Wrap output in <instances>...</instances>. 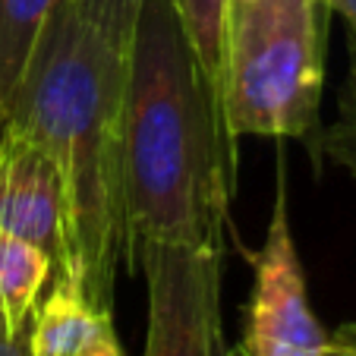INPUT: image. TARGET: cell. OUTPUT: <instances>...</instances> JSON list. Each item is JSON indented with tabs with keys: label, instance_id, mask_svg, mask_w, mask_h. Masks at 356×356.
<instances>
[{
	"label": "cell",
	"instance_id": "13",
	"mask_svg": "<svg viewBox=\"0 0 356 356\" xmlns=\"http://www.w3.org/2000/svg\"><path fill=\"white\" fill-rule=\"evenodd\" d=\"M0 356H29V328L13 331L0 316Z\"/></svg>",
	"mask_w": 356,
	"mask_h": 356
},
{
	"label": "cell",
	"instance_id": "2",
	"mask_svg": "<svg viewBox=\"0 0 356 356\" xmlns=\"http://www.w3.org/2000/svg\"><path fill=\"white\" fill-rule=\"evenodd\" d=\"M123 114L127 57L82 19L76 0H57L13 98L10 127L38 142L60 170L76 277L101 312L114 306L127 246Z\"/></svg>",
	"mask_w": 356,
	"mask_h": 356
},
{
	"label": "cell",
	"instance_id": "10",
	"mask_svg": "<svg viewBox=\"0 0 356 356\" xmlns=\"http://www.w3.org/2000/svg\"><path fill=\"white\" fill-rule=\"evenodd\" d=\"M183 22L189 44H193L195 63H199L209 95L215 101L218 117H221L224 98V26H227L230 0H170ZM224 127V123H221Z\"/></svg>",
	"mask_w": 356,
	"mask_h": 356
},
{
	"label": "cell",
	"instance_id": "8",
	"mask_svg": "<svg viewBox=\"0 0 356 356\" xmlns=\"http://www.w3.org/2000/svg\"><path fill=\"white\" fill-rule=\"evenodd\" d=\"M54 262L38 246L0 230V316L13 331L29 328Z\"/></svg>",
	"mask_w": 356,
	"mask_h": 356
},
{
	"label": "cell",
	"instance_id": "16",
	"mask_svg": "<svg viewBox=\"0 0 356 356\" xmlns=\"http://www.w3.org/2000/svg\"><path fill=\"white\" fill-rule=\"evenodd\" d=\"M328 13H337L347 22V32L356 35V0H322Z\"/></svg>",
	"mask_w": 356,
	"mask_h": 356
},
{
	"label": "cell",
	"instance_id": "4",
	"mask_svg": "<svg viewBox=\"0 0 356 356\" xmlns=\"http://www.w3.org/2000/svg\"><path fill=\"white\" fill-rule=\"evenodd\" d=\"M136 265L148 287L142 356H227L221 331V246L145 243Z\"/></svg>",
	"mask_w": 356,
	"mask_h": 356
},
{
	"label": "cell",
	"instance_id": "5",
	"mask_svg": "<svg viewBox=\"0 0 356 356\" xmlns=\"http://www.w3.org/2000/svg\"><path fill=\"white\" fill-rule=\"evenodd\" d=\"M328 331L312 312L306 275L290 234L287 195L277 183L268 234L252 259V296L243 325V356H322Z\"/></svg>",
	"mask_w": 356,
	"mask_h": 356
},
{
	"label": "cell",
	"instance_id": "7",
	"mask_svg": "<svg viewBox=\"0 0 356 356\" xmlns=\"http://www.w3.org/2000/svg\"><path fill=\"white\" fill-rule=\"evenodd\" d=\"M104 328H111V312L95 309L76 277L57 275L29 322V356H76Z\"/></svg>",
	"mask_w": 356,
	"mask_h": 356
},
{
	"label": "cell",
	"instance_id": "6",
	"mask_svg": "<svg viewBox=\"0 0 356 356\" xmlns=\"http://www.w3.org/2000/svg\"><path fill=\"white\" fill-rule=\"evenodd\" d=\"M0 230L38 246L57 275L76 277L60 170L38 142L16 127L0 142Z\"/></svg>",
	"mask_w": 356,
	"mask_h": 356
},
{
	"label": "cell",
	"instance_id": "3",
	"mask_svg": "<svg viewBox=\"0 0 356 356\" xmlns=\"http://www.w3.org/2000/svg\"><path fill=\"white\" fill-rule=\"evenodd\" d=\"M322 0H230L224 26L221 123L230 152L240 136L318 145L325 88Z\"/></svg>",
	"mask_w": 356,
	"mask_h": 356
},
{
	"label": "cell",
	"instance_id": "17",
	"mask_svg": "<svg viewBox=\"0 0 356 356\" xmlns=\"http://www.w3.org/2000/svg\"><path fill=\"white\" fill-rule=\"evenodd\" d=\"M7 129H10V108L3 104V98H0V142H3Z\"/></svg>",
	"mask_w": 356,
	"mask_h": 356
},
{
	"label": "cell",
	"instance_id": "15",
	"mask_svg": "<svg viewBox=\"0 0 356 356\" xmlns=\"http://www.w3.org/2000/svg\"><path fill=\"white\" fill-rule=\"evenodd\" d=\"M76 356H127V353H123L120 341H117V334H114V325H111V328H104L88 347H82Z\"/></svg>",
	"mask_w": 356,
	"mask_h": 356
},
{
	"label": "cell",
	"instance_id": "12",
	"mask_svg": "<svg viewBox=\"0 0 356 356\" xmlns=\"http://www.w3.org/2000/svg\"><path fill=\"white\" fill-rule=\"evenodd\" d=\"M142 3L145 0H76V10L117 54H123L129 60V44H133Z\"/></svg>",
	"mask_w": 356,
	"mask_h": 356
},
{
	"label": "cell",
	"instance_id": "11",
	"mask_svg": "<svg viewBox=\"0 0 356 356\" xmlns=\"http://www.w3.org/2000/svg\"><path fill=\"white\" fill-rule=\"evenodd\" d=\"M318 155L356 177V35L347 32V76L337 92V117L318 133Z\"/></svg>",
	"mask_w": 356,
	"mask_h": 356
},
{
	"label": "cell",
	"instance_id": "9",
	"mask_svg": "<svg viewBox=\"0 0 356 356\" xmlns=\"http://www.w3.org/2000/svg\"><path fill=\"white\" fill-rule=\"evenodd\" d=\"M57 0H0V98L13 108L26 67Z\"/></svg>",
	"mask_w": 356,
	"mask_h": 356
},
{
	"label": "cell",
	"instance_id": "14",
	"mask_svg": "<svg viewBox=\"0 0 356 356\" xmlns=\"http://www.w3.org/2000/svg\"><path fill=\"white\" fill-rule=\"evenodd\" d=\"M322 356H356V322H347L328 337Z\"/></svg>",
	"mask_w": 356,
	"mask_h": 356
},
{
	"label": "cell",
	"instance_id": "1",
	"mask_svg": "<svg viewBox=\"0 0 356 356\" xmlns=\"http://www.w3.org/2000/svg\"><path fill=\"white\" fill-rule=\"evenodd\" d=\"M236 155L170 0H145L127 60V256L145 243L221 246Z\"/></svg>",
	"mask_w": 356,
	"mask_h": 356
}]
</instances>
